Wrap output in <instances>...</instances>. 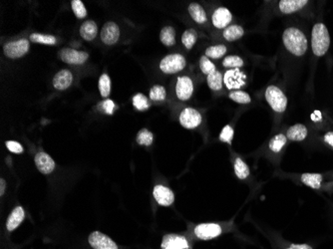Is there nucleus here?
Here are the masks:
<instances>
[{"label": "nucleus", "instance_id": "obj_45", "mask_svg": "<svg viewBox=\"0 0 333 249\" xmlns=\"http://www.w3.org/2000/svg\"><path fill=\"white\" fill-rule=\"evenodd\" d=\"M322 117H321V113L319 111H316L312 115H311V120L314 122H319L321 121Z\"/></svg>", "mask_w": 333, "mask_h": 249}, {"label": "nucleus", "instance_id": "obj_34", "mask_svg": "<svg viewBox=\"0 0 333 249\" xmlns=\"http://www.w3.org/2000/svg\"><path fill=\"white\" fill-rule=\"evenodd\" d=\"M225 52H226V47L224 45L211 46L206 50V56L212 59H219L225 54Z\"/></svg>", "mask_w": 333, "mask_h": 249}, {"label": "nucleus", "instance_id": "obj_14", "mask_svg": "<svg viewBox=\"0 0 333 249\" xmlns=\"http://www.w3.org/2000/svg\"><path fill=\"white\" fill-rule=\"evenodd\" d=\"M154 198L156 202L159 203L160 205L163 206H169L172 203H174V192L169 188V187H164V186H156L154 187L153 191Z\"/></svg>", "mask_w": 333, "mask_h": 249}, {"label": "nucleus", "instance_id": "obj_12", "mask_svg": "<svg viewBox=\"0 0 333 249\" xmlns=\"http://www.w3.org/2000/svg\"><path fill=\"white\" fill-rule=\"evenodd\" d=\"M120 37V29L114 22H107L104 24L101 31V40L106 45H114L118 42Z\"/></svg>", "mask_w": 333, "mask_h": 249}, {"label": "nucleus", "instance_id": "obj_3", "mask_svg": "<svg viewBox=\"0 0 333 249\" xmlns=\"http://www.w3.org/2000/svg\"><path fill=\"white\" fill-rule=\"evenodd\" d=\"M266 99L271 109L277 113H284L287 106V98L284 92L276 86L271 85L266 91Z\"/></svg>", "mask_w": 333, "mask_h": 249}, {"label": "nucleus", "instance_id": "obj_41", "mask_svg": "<svg viewBox=\"0 0 333 249\" xmlns=\"http://www.w3.org/2000/svg\"><path fill=\"white\" fill-rule=\"evenodd\" d=\"M6 147H7V149L11 153H14V154H21V153H23L22 146L19 143L14 141V140H8V141H6Z\"/></svg>", "mask_w": 333, "mask_h": 249}, {"label": "nucleus", "instance_id": "obj_36", "mask_svg": "<svg viewBox=\"0 0 333 249\" xmlns=\"http://www.w3.org/2000/svg\"><path fill=\"white\" fill-rule=\"evenodd\" d=\"M222 65L223 67L225 68H231V69H239L242 65H243V60L238 57V56H236V55H231V56H227L223 59V62H222Z\"/></svg>", "mask_w": 333, "mask_h": 249}, {"label": "nucleus", "instance_id": "obj_32", "mask_svg": "<svg viewBox=\"0 0 333 249\" xmlns=\"http://www.w3.org/2000/svg\"><path fill=\"white\" fill-rule=\"evenodd\" d=\"M133 105L138 111H146L150 108L149 100L143 94H137L133 97Z\"/></svg>", "mask_w": 333, "mask_h": 249}, {"label": "nucleus", "instance_id": "obj_40", "mask_svg": "<svg viewBox=\"0 0 333 249\" xmlns=\"http://www.w3.org/2000/svg\"><path fill=\"white\" fill-rule=\"evenodd\" d=\"M233 138H234V129L230 124H227L222 129V133L220 135V140L223 143L232 145Z\"/></svg>", "mask_w": 333, "mask_h": 249}, {"label": "nucleus", "instance_id": "obj_37", "mask_svg": "<svg viewBox=\"0 0 333 249\" xmlns=\"http://www.w3.org/2000/svg\"><path fill=\"white\" fill-rule=\"evenodd\" d=\"M230 99L238 104H250L252 102L251 96L242 91H233L230 93Z\"/></svg>", "mask_w": 333, "mask_h": 249}, {"label": "nucleus", "instance_id": "obj_42", "mask_svg": "<svg viewBox=\"0 0 333 249\" xmlns=\"http://www.w3.org/2000/svg\"><path fill=\"white\" fill-rule=\"evenodd\" d=\"M102 108L105 111L106 114L112 115L113 112H114V109H115V104H114V102L112 100H106V101L103 102Z\"/></svg>", "mask_w": 333, "mask_h": 249}, {"label": "nucleus", "instance_id": "obj_43", "mask_svg": "<svg viewBox=\"0 0 333 249\" xmlns=\"http://www.w3.org/2000/svg\"><path fill=\"white\" fill-rule=\"evenodd\" d=\"M324 141L333 147V132H327L324 136Z\"/></svg>", "mask_w": 333, "mask_h": 249}, {"label": "nucleus", "instance_id": "obj_44", "mask_svg": "<svg viewBox=\"0 0 333 249\" xmlns=\"http://www.w3.org/2000/svg\"><path fill=\"white\" fill-rule=\"evenodd\" d=\"M286 249H312V247L308 244H291Z\"/></svg>", "mask_w": 333, "mask_h": 249}, {"label": "nucleus", "instance_id": "obj_17", "mask_svg": "<svg viewBox=\"0 0 333 249\" xmlns=\"http://www.w3.org/2000/svg\"><path fill=\"white\" fill-rule=\"evenodd\" d=\"M73 82V75L69 70L59 71L53 78V86L59 91L68 89Z\"/></svg>", "mask_w": 333, "mask_h": 249}, {"label": "nucleus", "instance_id": "obj_16", "mask_svg": "<svg viewBox=\"0 0 333 249\" xmlns=\"http://www.w3.org/2000/svg\"><path fill=\"white\" fill-rule=\"evenodd\" d=\"M35 165L38 171L44 174L51 173L55 169V163L52 157L43 152L38 153L35 156Z\"/></svg>", "mask_w": 333, "mask_h": 249}, {"label": "nucleus", "instance_id": "obj_46", "mask_svg": "<svg viewBox=\"0 0 333 249\" xmlns=\"http://www.w3.org/2000/svg\"><path fill=\"white\" fill-rule=\"evenodd\" d=\"M0 185H1V189H0V195L4 194V190H5V187H6V183L3 179L0 180Z\"/></svg>", "mask_w": 333, "mask_h": 249}, {"label": "nucleus", "instance_id": "obj_1", "mask_svg": "<svg viewBox=\"0 0 333 249\" xmlns=\"http://www.w3.org/2000/svg\"><path fill=\"white\" fill-rule=\"evenodd\" d=\"M283 41L286 49L295 56H302L307 50V39L304 33L295 27H289L284 32Z\"/></svg>", "mask_w": 333, "mask_h": 249}, {"label": "nucleus", "instance_id": "obj_5", "mask_svg": "<svg viewBox=\"0 0 333 249\" xmlns=\"http://www.w3.org/2000/svg\"><path fill=\"white\" fill-rule=\"evenodd\" d=\"M29 51V41L26 39H20L6 43L3 47V52L6 57L10 59H18L27 54Z\"/></svg>", "mask_w": 333, "mask_h": 249}, {"label": "nucleus", "instance_id": "obj_15", "mask_svg": "<svg viewBox=\"0 0 333 249\" xmlns=\"http://www.w3.org/2000/svg\"><path fill=\"white\" fill-rule=\"evenodd\" d=\"M232 18H233L232 13L227 8L220 7L214 12V14L212 16V21L215 27L222 29L226 27L231 23Z\"/></svg>", "mask_w": 333, "mask_h": 249}, {"label": "nucleus", "instance_id": "obj_30", "mask_svg": "<svg viewBox=\"0 0 333 249\" xmlns=\"http://www.w3.org/2000/svg\"><path fill=\"white\" fill-rule=\"evenodd\" d=\"M99 91L101 96L105 98L111 93V80L107 74H103L99 79Z\"/></svg>", "mask_w": 333, "mask_h": 249}, {"label": "nucleus", "instance_id": "obj_4", "mask_svg": "<svg viewBox=\"0 0 333 249\" xmlns=\"http://www.w3.org/2000/svg\"><path fill=\"white\" fill-rule=\"evenodd\" d=\"M186 67V59L181 54H171L162 59L160 69L166 74H176Z\"/></svg>", "mask_w": 333, "mask_h": 249}, {"label": "nucleus", "instance_id": "obj_13", "mask_svg": "<svg viewBox=\"0 0 333 249\" xmlns=\"http://www.w3.org/2000/svg\"><path fill=\"white\" fill-rule=\"evenodd\" d=\"M162 249H190V246L186 237L177 234H168L163 238Z\"/></svg>", "mask_w": 333, "mask_h": 249}, {"label": "nucleus", "instance_id": "obj_11", "mask_svg": "<svg viewBox=\"0 0 333 249\" xmlns=\"http://www.w3.org/2000/svg\"><path fill=\"white\" fill-rule=\"evenodd\" d=\"M192 92H194V84L191 79L187 76L179 77L176 85V94L178 99H180L181 101H187L191 97Z\"/></svg>", "mask_w": 333, "mask_h": 249}, {"label": "nucleus", "instance_id": "obj_38", "mask_svg": "<svg viewBox=\"0 0 333 249\" xmlns=\"http://www.w3.org/2000/svg\"><path fill=\"white\" fill-rule=\"evenodd\" d=\"M71 6H72L73 12L76 17H78L80 19H83L87 16V10L81 0H72Z\"/></svg>", "mask_w": 333, "mask_h": 249}, {"label": "nucleus", "instance_id": "obj_20", "mask_svg": "<svg viewBox=\"0 0 333 249\" xmlns=\"http://www.w3.org/2000/svg\"><path fill=\"white\" fill-rule=\"evenodd\" d=\"M98 33V26L94 21L87 20L80 27V35L86 41L94 40Z\"/></svg>", "mask_w": 333, "mask_h": 249}, {"label": "nucleus", "instance_id": "obj_28", "mask_svg": "<svg viewBox=\"0 0 333 249\" xmlns=\"http://www.w3.org/2000/svg\"><path fill=\"white\" fill-rule=\"evenodd\" d=\"M286 140H287V138L283 134H278V135L274 136L269 144L270 151L273 153H279L286 146Z\"/></svg>", "mask_w": 333, "mask_h": 249}, {"label": "nucleus", "instance_id": "obj_19", "mask_svg": "<svg viewBox=\"0 0 333 249\" xmlns=\"http://www.w3.org/2000/svg\"><path fill=\"white\" fill-rule=\"evenodd\" d=\"M24 209L21 206H17L15 207L12 212L10 214L9 218L7 219L6 222V228L8 232H12L16 229L20 223L23 221L24 219Z\"/></svg>", "mask_w": 333, "mask_h": 249}, {"label": "nucleus", "instance_id": "obj_10", "mask_svg": "<svg viewBox=\"0 0 333 249\" xmlns=\"http://www.w3.org/2000/svg\"><path fill=\"white\" fill-rule=\"evenodd\" d=\"M89 243L94 249H118L117 244L109 236L99 232L90 234Z\"/></svg>", "mask_w": 333, "mask_h": 249}, {"label": "nucleus", "instance_id": "obj_26", "mask_svg": "<svg viewBox=\"0 0 333 249\" xmlns=\"http://www.w3.org/2000/svg\"><path fill=\"white\" fill-rule=\"evenodd\" d=\"M207 85L214 91H220L222 88L223 84V77L219 71H215L207 75Z\"/></svg>", "mask_w": 333, "mask_h": 249}, {"label": "nucleus", "instance_id": "obj_7", "mask_svg": "<svg viewBox=\"0 0 333 249\" xmlns=\"http://www.w3.org/2000/svg\"><path fill=\"white\" fill-rule=\"evenodd\" d=\"M89 55L86 52L77 51L71 48H63L59 51V58L67 64L81 65L86 62Z\"/></svg>", "mask_w": 333, "mask_h": 249}, {"label": "nucleus", "instance_id": "obj_39", "mask_svg": "<svg viewBox=\"0 0 333 249\" xmlns=\"http://www.w3.org/2000/svg\"><path fill=\"white\" fill-rule=\"evenodd\" d=\"M200 68H201L202 72L204 74H206V75H209L211 73L217 71L215 64L211 62L209 59L206 56L201 57V60H200Z\"/></svg>", "mask_w": 333, "mask_h": 249}, {"label": "nucleus", "instance_id": "obj_25", "mask_svg": "<svg viewBox=\"0 0 333 249\" xmlns=\"http://www.w3.org/2000/svg\"><path fill=\"white\" fill-rule=\"evenodd\" d=\"M244 34V30L241 26L238 25H232L230 27H226L223 31V37L227 41H236L239 38H241Z\"/></svg>", "mask_w": 333, "mask_h": 249}, {"label": "nucleus", "instance_id": "obj_8", "mask_svg": "<svg viewBox=\"0 0 333 249\" xmlns=\"http://www.w3.org/2000/svg\"><path fill=\"white\" fill-rule=\"evenodd\" d=\"M222 227L217 223H202L196 226L195 234L202 240H209L222 234Z\"/></svg>", "mask_w": 333, "mask_h": 249}, {"label": "nucleus", "instance_id": "obj_2", "mask_svg": "<svg viewBox=\"0 0 333 249\" xmlns=\"http://www.w3.org/2000/svg\"><path fill=\"white\" fill-rule=\"evenodd\" d=\"M330 45V36L327 27L323 23H317L312 28L311 47L314 55L323 56L328 51Z\"/></svg>", "mask_w": 333, "mask_h": 249}, {"label": "nucleus", "instance_id": "obj_27", "mask_svg": "<svg viewBox=\"0 0 333 249\" xmlns=\"http://www.w3.org/2000/svg\"><path fill=\"white\" fill-rule=\"evenodd\" d=\"M30 41L34 43L44 44V45H54L56 44V38L53 35L48 34H40V33H33L29 37Z\"/></svg>", "mask_w": 333, "mask_h": 249}, {"label": "nucleus", "instance_id": "obj_29", "mask_svg": "<svg viewBox=\"0 0 333 249\" xmlns=\"http://www.w3.org/2000/svg\"><path fill=\"white\" fill-rule=\"evenodd\" d=\"M234 168H235V173L239 180H246L250 175V169L248 165L239 157H237Z\"/></svg>", "mask_w": 333, "mask_h": 249}, {"label": "nucleus", "instance_id": "obj_6", "mask_svg": "<svg viewBox=\"0 0 333 249\" xmlns=\"http://www.w3.org/2000/svg\"><path fill=\"white\" fill-rule=\"evenodd\" d=\"M247 75L239 69H230L224 73L223 83L230 90H238L246 85Z\"/></svg>", "mask_w": 333, "mask_h": 249}, {"label": "nucleus", "instance_id": "obj_33", "mask_svg": "<svg viewBox=\"0 0 333 249\" xmlns=\"http://www.w3.org/2000/svg\"><path fill=\"white\" fill-rule=\"evenodd\" d=\"M137 143L141 146H151L153 144V140H154V137H153V134L147 130V129H142L138 135H137Z\"/></svg>", "mask_w": 333, "mask_h": 249}, {"label": "nucleus", "instance_id": "obj_35", "mask_svg": "<svg viewBox=\"0 0 333 249\" xmlns=\"http://www.w3.org/2000/svg\"><path fill=\"white\" fill-rule=\"evenodd\" d=\"M167 97L166 89L161 85H155L150 90V99L153 101H164Z\"/></svg>", "mask_w": 333, "mask_h": 249}, {"label": "nucleus", "instance_id": "obj_18", "mask_svg": "<svg viewBox=\"0 0 333 249\" xmlns=\"http://www.w3.org/2000/svg\"><path fill=\"white\" fill-rule=\"evenodd\" d=\"M307 3V0H282L279 1V9L285 14H291L301 10Z\"/></svg>", "mask_w": 333, "mask_h": 249}, {"label": "nucleus", "instance_id": "obj_31", "mask_svg": "<svg viewBox=\"0 0 333 249\" xmlns=\"http://www.w3.org/2000/svg\"><path fill=\"white\" fill-rule=\"evenodd\" d=\"M197 38H198L197 32L195 31L194 29H188V30L184 32V34H183L182 42H183L184 46L190 50L196 44Z\"/></svg>", "mask_w": 333, "mask_h": 249}, {"label": "nucleus", "instance_id": "obj_22", "mask_svg": "<svg viewBox=\"0 0 333 249\" xmlns=\"http://www.w3.org/2000/svg\"><path fill=\"white\" fill-rule=\"evenodd\" d=\"M189 12L191 18L199 24H203L206 21V11L198 3H191L189 6Z\"/></svg>", "mask_w": 333, "mask_h": 249}, {"label": "nucleus", "instance_id": "obj_9", "mask_svg": "<svg viewBox=\"0 0 333 249\" xmlns=\"http://www.w3.org/2000/svg\"><path fill=\"white\" fill-rule=\"evenodd\" d=\"M202 123V115L192 108H186L180 114V124L186 129H195Z\"/></svg>", "mask_w": 333, "mask_h": 249}, {"label": "nucleus", "instance_id": "obj_21", "mask_svg": "<svg viewBox=\"0 0 333 249\" xmlns=\"http://www.w3.org/2000/svg\"><path fill=\"white\" fill-rule=\"evenodd\" d=\"M286 136L290 140L301 141L307 137V128L302 124H293L287 130Z\"/></svg>", "mask_w": 333, "mask_h": 249}, {"label": "nucleus", "instance_id": "obj_23", "mask_svg": "<svg viewBox=\"0 0 333 249\" xmlns=\"http://www.w3.org/2000/svg\"><path fill=\"white\" fill-rule=\"evenodd\" d=\"M302 182L307 187L318 189L321 187L322 175L320 173H303L302 175Z\"/></svg>", "mask_w": 333, "mask_h": 249}, {"label": "nucleus", "instance_id": "obj_24", "mask_svg": "<svg viewBox=\"0 0 333 249\" xmlns=\"http://www.w3.org/2000/svg\"><path fill=\"white\" fill-rule=\"evenodd\" d=\"M160 39L165 46H173L176 43V32L171 26H166L160 33Z\"/></svg>", "mask_w": 333, "mask_h": 249}]
</instances>
